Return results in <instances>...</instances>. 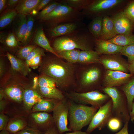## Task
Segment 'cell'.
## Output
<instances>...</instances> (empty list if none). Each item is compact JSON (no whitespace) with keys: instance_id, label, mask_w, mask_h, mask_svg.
I'll list each match as a JSON object with an SVG mask.
<instances>
[{"instance_id":"1","label":"cell","mask_w":134,"mask_h":134,"mask_svg":"<svg viewBox=\"0 0 134 134\" xmlns=\"http://www.w3.org/2000/svg\"><path fill=\"white\" fill-rule=\"evenodd\" d=\"M77 63L65 61L54 55L42 59L39 71L54 79L56 87L65 93L74 91Z\"/></svg>"},{"instance_id":"2","label":"cell","mask_w":134,"mask_h":134,"mask_svg":"<svg viewBox=\"0 0 134 134\" xmlns=\"http://www.w3.org/2000/svg\"><path fill=\"white\" fill-rule=\"evenodd\" d=\"M67 99L69 128L73 131L81 130L83 127L89 124L99 108L78 104Z\"/></svg>"},{"instance_id":"3","label":"cell","mask_w":134,"mask_h":134,"mask_svg":"<svg viewBox=\"0 0 134 134\" xmlns=\"http://www.w3.org/2000/svg\"><path fill=\"white\" fill-rule=\"evenodd\" d=\"M79 64L76 72L74 91L83 93L93 91V88L98 83L100 77V69L96 66L85 67L82 64Z\"/></svg>"},{"instance_id":"4","label":"cell","mask_w":134,"mask_h":134,"mask_svg":"<svg viewBox=\"0 0 134 134\" xmlns=\"http://www.w3.org/2000/svg\"><path fill=\"white\" fill-rule=\"evenodd\" d=\"M129 1L96 0L92 1L86 8L89 14L95 15L96 17L110 16L123 10Z\"/></svg>"},{"instance_id":"5","label":"cell","mask_w":134,"mask_h":134,"mask_svg":"<svg viewBox=\"0 0 134 134\" xmlns=\"http://www.w3.org/2000/svg\"><path fill=\"white\" fill-rule=\"evenodd\" d=\"M102 90L111 99L112 115L119 118L125 123L129 122L130 118L127 99H124L115 87H104Z\"/></svg>"},{"instance_id":"6","label":"cell","mask_w":134,"mask_h":134,"mask_svg":"<svg viewBox=\"0 0 134 134\" xmlns=\"http://www.w3.org/2000/svg\"><path fill=\"white\" fill-rule=\"evenodd\" d=\"M66 97L75 102L99 108L105 104L109 97L106 94H103L97 90L83 93H79L74 91L65 93Z\"/></svg>"},{"instance_id":"7","label":"cell","mask_w":134,"mask_h":134,"mask_svg":"<svg viewBox=\"0 0 134 134\" xmlns=\"http://www.w3.org/2000/svg\"><path fill=\"white\" fill-rule=\"evenodd\" d=\"M86 37L76 36L60 37L53 43V48L56 53L62 51L74 49L93 50Z\"/></svg>"},{"instance_id":"8","label":"cell","mask_w":134,"mask_h":134,"mask_svg":"<svg viewBox=\"0 0 134 134\" xmlns=\"http://www.w3.org/2000/svg\"><path fill=\"white\" fill-rule=\"evenodd\" d=\"M69 110L67 98L60 101L52 111V117L55 125L60 134L71 131L67 127Z\"/></svg>"},{"instance_id":"9","label":"cell","mask_w":134,"mask_h":134,"mask_svg":"<svg viewBox=\"0 0 134 134\" xmlns=\"http://www.w3.org/2000/svg\"><path fill=\"white\" fill-rule=\"evenodd\" d=\"M112 103L111 100L99 107L89 125L86 132L90 134L96 128L100 130L107 125L112 116Z\"/></svg>"},{"instance_id":"10","label":"cell","mask_w":134,"mask_h":134,"mask_svg":"<svg viewBox=\"0 0 134 134\" xmlns=\"http://www.w3.org/2000/svg\"><path fill=\"white\" fill-rule=\"evenodd\" d=\"M119 54L103 55L100 58L101 64L107 70L127 73L129 71V63L119 56Z\"/></svg>"},{"instance_id":"11","label":"cell","mask_w":134,"mask_h":134,"mask_svg":"<svg viewBox=\"0 0 134 134\" xmlns=\"http://www.w3.org/2000/svg\"><path fill=\"white\" fill-rule=\"evenodd\" d=\"M114 24L117 34H132L134 24L126 15L123 10L110 16Z\"/></svg>"},{"instance_id":"12","label":"cell","mask_w":134,"mask_h":134,"mask_svg":"<svg viewBox=\"0 0 134 134\" xmlns=\"http://www.w3.org/2000/svg\"><path fill=\"white\" fill-rule=\"evenodd\" d=\"M133 75L121 71L107 70L105 74L103 85L104 87H108L124 84Z\"/></svg>"},{"instance_id":"13","label":"cell","mask_w":134,"mask_h":134,"mask_svg":"<svg viewBox=\"0 0 134 134\" xmlns=\"http://www.w3.org/2000/svg\"><path fill=\"white\" fill-rule=\"evenodd\" d=\"M96 51L100 55L120 54L123 46L118 45L107 40L96 39Z\"/></svg>"},{"instance_id":"14","label":"cell","mask_w":134,"mask_h":134,"mask_svg":"<svg viewBox=\"0 0 134 134\" xmlns=\"http://www.w3.org/2000/svg\"><path fill=\"white\" fill-rule=\"evenodd\" d=\"M117 35L113 21L111 17H103L101 34L99 38L98 39L108 40Z\"/></svg>"},{"instance_id":"15","label":"cell","mask_w":134,"mask_h":134,"mask_svg":"<svg viewBox=\"0 0 134 134\" xmlns=\"http://www.w3.org/2000/svg\"><path fill=\"white\" fill-rule=\"evenodd\" d=\"M72 10V8L69 6L58 4L51 12L42 19L45 21H49L63 18L69 15Z\"/></svg>"},{"instance_id":"16","label":"cell","mask_w":134,"mask_h":134,"mask_svg":"<svg viewBox=\"0 0 134 134\" xmlns=\"http://www.w3.org/2000/svg\"><path fill=\"white\" fill-rule=\"evenodd\" d=\"M41 0H19L15 9L19 14L27 15L36 9Z\"/></svg>"},{"instance_id":"17","label":"cell","mask_w":134,"mask_h":134,"mask_svg":"<svg viewBox=\"0 0 134 134\" xmlns=\"http://www.w3.org/2000/svg\"><path fill=\"white\" fill-rule=\"evenodd\" d=\"M99 55L96 51L82 50L79 53L78 63L81 64H101Z\"/></svg>"},{"instance_id":"18","label":"cell","mask_w":134,"mask_h":134,"mask_svg":"<svg viewBox=\"0 0 134 134\" xmlns=\"http://www.w3.org/2000/svg\"><path fill=\"white\" fill-rule=\"evenodd\" d=\"M42 97L34 90L27 89L24 90L23 101L27 110H31L33 106L40 102Z\"/></svg>"},{"instance_id":"19","label":"cell","mask_w":134,"mask_h":134,"mask_svg":"<svg viewBox=\"0 0 134 134\" xmlns=\"http://www.w3.org/2000/svg\"><path fill=\"white\" fill-rule=\"evenodd\" d=\"M34 41L36 44L54 55L60 57L53 48L51 46L42 28H40L36 31L34 38Z\"/></svg>"},{"instance_id":"20","label":"cell","mask_w":134,"mask_h":134,"mask_svg":"<svg viewBox=\"0 0 134 134\" xmlns=\"http://www.w3.org/2000/svg\"><path fill=\"white\" fill-rule=\"evenodd\" d=\"M6 55L12 69L20 73L23 76L27 75L30 71L29 67L22 60L16 58L6 51Z\"/></svg>"},{"instance_id":"21","label":"cell","mask_w":134,"mask_h":134,"mask_svg":"<svg viewBox=\"0 0 134 134\" xmlns=\"http://www.w3.org/2000/svg\"><path fill=\"white\" fill-rule=\"evenodd\" d=\"M19 19L15 30L18 41L24 43L27 30V15L19 14Z\"/></svg>"},{"instance_id":"22","label":"cell","mask_w":134,"mask_h":134,"mask_svg":"<svg viewBox=\"0 0 134 134\" xmlns=\"http://www.w3.org/2000/svg\"><path fill=\"white\" fill-rule=\"evenodd\" d=\"M60 100L42 98L40 101L34 105L32 108V112H49L52 111L58 102Z\"/></svg>"},{"instance_id":"23","label":"cell","mask_w":134,"mask_h":134,"mask_svg":"<svg viewBox=\"0 0 134 134\" xmlns=\"http://www.w3.org/2000/svg\"><path fill=\"white\" fill-rule=\"evenodd\" d=\"M32 116L34 121L37 124L45 128L46 131L53 126L51 124L54 122L52 116L47 112H33Z\"/></svg>"},{"instance_id":"24","label":"cell","mask_w":134,"mask_h":134,"mask_svg":"<svg viewBox=\"0 0 134 134\" xmlns=\"http://www.w3.org/2000/svg\"><path fill=\"white\" fill-rule=\"evenodd\" d=\"M39 90L41 95L46 98L62 100L66 98L65 93L57 87H39Z\"/></svg>"},{"instance_id":"25","label":"cell","mask_w":134,"mask_h":134,"mask_svg":"<svg viewBox=\"0 0 134 134\" xmlns=\"http://www.w3.org/2000/svg\"><path fill=\"white\" fill-rule=\"evenodd\" d=\"M4 92L7 96L12 100L17 102L23 101L24 90L17 85H11L6 87Z\"/></svg>"},{"instance_id":"26","label":"cell","mask_w":134,"mask_h":134,"mask_svg":"<svg viewBox=\"0 0 134 134\" xmlns=\"http://www.w3.org/2000/svg\"><path fill=\"white\" fill-rule=\"evenodd\" d=\"M76 25L69 23L61 24L53 28L50 31V35L55 37L67 34L73 32L76 29Z\"/></svg>"},{"instance_id":"27","label":"cell","mask_w":134,"mask_h":134,"mask_svg":"<svg viewBox=\"0 0 134 134\" xmlns=\"http://www.w3.org/2000/svg\"><path fill=\"white\" fill-rule=\"evenodd\" d=\"M122 89L127 99L128 110L130 115L134 98V78L129 80L124 84Z\"/></svg>"},{"instance_id":"28","label":"cell","mask_w":134,"mask_h":134,"mask_svg":"<svg viewBox=\"0 0 134 134\" xmlns=\"http://www.w3.org/2000/svg\"><path fill=\"white\" fill-rule=\"evenodd\" d=\"M108 41L122 46L134 45V35L117 34Z\"/></svg>"},{"instance_id":"29","label":"cell","mask_w":134,"mask_h":134,"mask_svg":"<svg viewBox=\"0 0 134 134\" xmlns=\"http://www.w3.org/2000/svg\"><path fill=\"white\" fill-rule=\"evenodd\" d=\"M80 51L77 49L65 50L57 53L59 57L72 64L78 63Z\"/></svg>"},{"instance_id":"30","label":"cell","mask_w":134,"mask_h":134,"mask_svg":"<svg viewBox=\"0 0 134 134\" xmlns=\"http://www.w3.org/2000/svg\"><path fill=\"white\" fill-rule=\"evenodd\" d=\"M103 18L102 17H95L90 24L89 27L90 31L96 39H98L100 36L102 28Z\"/></svg>"},{"instance_id":"31","label":"cell","mask_w":134,"mask_h":134,"mask_svg":"<svg viewBox=\"0 0 134 134\" xmlns=\"http://www.w3.org/2000/svg\"><path fill=\"white\" fill-rule=\"evenodd\" d=\"M27 124L23 120L15 119L10 121L8 124L6 130L10 134H14L26 127Z\"/></svg>"},{"instance_id":"32","label":"cell","mask_w":134,"mask_h":134,"mask_svg":"<svg viewBox=\"0 0 134 134\" xmlns=\"http://www.w3.org/2000/svg\"><path fill=\"white\" fill-rule=\"evenodd\" d=\"M18 14L14 9L10 10L4 13L0 18V28L2 29L9 24Z\"/></svg>"},{"instance_id":"33","label":"cell","mask_w":134,"mask_h":134,"mask_svg":"<svg viewBox=\"0 0 134 134\" xmlns=\"http://www.w3.org/2000/svg\"><path fill=\"white\" fill-rule=\"evenodd\" d=\"M39 87L54 88L56 87L55 80L47 75L41 74L38 77Z\"/></svg>"},{"instance_id":"34","label":"cell","mask_w":134,"mask_h":134,"mask_svg":"<svg viewBox=\"0 0 134 134\" xmlns=\"http://www.w3.org/2000/svg\"><path fill=\"white\" fill-rule=\"evenodd\" d=\"M36 47V45L32 44L20 48L17 52V57L21 60H26L31 52Z\"/></svg>"},{"instance_id":"35","label":"cell","mask_w":134,"mask_h":134,"mask_svg":"<svg viewBox=\"0 0 134 134\" xmlns=\"http://www.w3.org/2000/svg\"><path fill=\"white\" fill-rule=\"evenodd\" d=\"M122 122V121L118 117L112 116L108 121L107 125L110 130L113 132H116L121 128Z\"/></svg>"},{"instance_id":"36","label":"cell","mask_w":134,"mask_h":134,"mask_svg":"<svg viewBox=\"0 0 134 134\" xmlns=\"http://www.w3.org/2000/svg\"><path fill=\"white\" fill-rule=\"evenodd\" d=\"M120 54L127 57L130 63L134 60V45L123 46Z\"/></svg>"},{"instance_id":"37","label":"cell","mask_w":134,"mask_h":134,"mask_svg":"<svg viewBox=\"0 0 134 134\" xmlns=\"http://www.w3.org/2000/svg\"><path fill=\"white\" fill-rule=\"evenodd\" d=\"M27 34L24 44H28L31 40L32 35L34 19L29 15H27Z\"/></svg>"},{"instance_id":"38","label":"cell","mask_w":134,"mask_h":134,"mask_svg":"<svg viewBox=\"0 0 134 134\" xmlns=\"http://www.w3.org/2000/svg\"><path fill=\"white\" fill-rule=\"evenodd\" d=\"M123 11L134 24V0H129Z\"/></svg>"},{"instance_id":"39","label":"cell","mask_w":134,"mask_h":134,"mask_svg":"<svg viewBox=\"0 0 134 134\" xmlns=\"http://www.w3.org/2000/svg\"><path fill=\"white\" fill-rule=\"evenodd\" d=\"M41 55L44 56L45 54L43 50L40 47H36L30 53L25 60V62L27 66L30 61L37 56Z\"/></svg>"},{"instance_id":"40","label":"cell","mask_w":134,"mask_h":134,"mask_svg":"<svg viewBox=\"0 0 134 134\" xmlns=\"http://www.w3.org/2000/svg\"><path fill=\"white\" fill-rule=\"evenodd\" d=\"M58 4L57 3L54 2L47 5L40 12L38 16L39 18L42 19L51 12Z\"/></svg>"},{"instance_id":"41","label":"cell","mask_w":134,"mask_h":134,"mask_svg":"<svg viewBox=\"0 0 134 134\" xmlns=\"http://www.w3.org/2000/svg\"><path fill=\"white\" fill-rule=\"evenodd\" d=\"M17 40L15 35L13 33L9 34L5 40V43L8 46L14 47L17 46L18 45Z\"/></svg>"},{"instance_id":"42","label":"cell","mask_w":134,"mask_h":134,"mask_svg":"<svg viewBox=\"0 0 134 134\" xmlns=\"http://www.w3.org/2000/svg\"><path fill=\"white\" fill-rule=\"evenodd\" d=\"M43 133L33 127H27L14 134H42Z\"/></svg>"},{"instance_id":"43","label":"cell","mask_w":134,"mask_h":134,"mask_svg":"<svg viewBox=\"0 0 134 134\" xmlns=\"http://www.w3.org/2000/svg\"><path fill=\"white\" fill-rule=\"evenodd\" d=\"M67 3L71 5L76 7L80 5H83L86 7L92 1L80 0H69L67 1Z\"/></svg>"},{"instance_id":"44","label":"cell","mask_w":134,"mask_h":134,"mask_svg":"<svg viewBox=\"0 0 134 134\" xmlns=\"http://www.w3.org/2000/svg\"><path fill=\"white\" fill-rule=\"evenodd\" d=\"M8 120V117L3 113L0 114V131L6 130Z\"/></svg>"},{"instance_id":"45","label":"cell","mask_w":134,"mask_h":134,"mask_svg":"<svg viewBox=\"0 0 134 134\" xmlns=\"http://www.w3.org/2000/svg\"><path fill=\"white\" fill-rule=\"evenodd\" d=\"M50 1V0H41L36 9L33 12H34L35 13H37L38 11L44 8Z\"/></svg>"},{"instance_id":"46","label":"cell","mask_w":134,"mask_h":134,"mask_svg":"<svg viewBox=\"0 0 134 134\" xmlns=\"http://www.w3.org/2000/svg\"><path fill=\"white\" fill-rule=\"evenodd\" d=\"M42 134H60L56 126L53 125L49 128Z\"/></svg>"},{"instance_id":"47","label":"cell","mask_w":134,"mask_h":134,"mask_svg":"<svg viewBox=\"0 0 134 134\" xmlns=\"http://www.w3.org/2000/svg\"><path fill=\"white\" fill-rule=\"evenodd\" d=\"M128 123L129 122H126L122 129L115 134H129L128 130Z\"/></svg>"},{"instance_id":"48","label":"cell","mask_w":134,"mask_h":134,"mask_svg":"<svg viewBox=\"0 0 134 134\" xmlns=\"http://www.w3.org/2000/svg\"><path fill=\"white\" fill-rule=\"evenodd\" d=\"M128 69L130 74L132 75L134 74V60L129 63Z\"/></svg>"},{"instance_id":"49","label":"cell","mask_w":134,"mask_h":134,"mask_svg":"<svg viewBox=\"0 0 134 134\" xmlns=\"http://www.w3.org/2000/svg\"><path fill=\"white\" fill-rule=\"evenodd\" d=\"M130 116V119L132 122H134V102H133L132 105Z\"/></svg>"},{"instance_id":"50","label":"cell","mask_w":134,"mask_h":134,"mask_svg":"<svg viewBox=\"0 0 134 134\" xmlns=\"http://www.w3.org/2000/svg\"><path fill=\"white\" fill-rule=\"evenodd\" d=\"M19 0H8L7 4L8 6H13L17 4Z\"/></svg>"},{"instance_id":"51","label":"cell","mask_w":134,"mask_h":134,"mask_svg":"<svg viewBox=\"0 0 134 134\" xmlns=\"http://www.w3.org/2000/svg\"><path fill=\"white\" fill-rule=\"evenodd\" d=\"M7 2L6 0H0V12H1L5 7Z\"/></svg>"},{"instance_id":"52","label":"cell","mask_w":134,"mask_h":134,"mask_svg":"<svg viewBox=\"0 0 134 134\" xmlns=\"http://www.w3.org/2000/svg\"><path fill=\"white\" fill-rule=\"evenodd\" d=\"M38 77H35L33 79V88L35 89L38 85Z\"/></svg>"},{"instance_id":"53","label":"cell","mask_w":134,"mask_h":134,"mask_svg":"<svg viewBox=\"0 0 134 134\" xmlns=\"http://www.w3.org/2000/svg\"><path fill=\"white\" fill-rule=\"evenodd\" d=\"M61 134H90L86 132H83L80 131H73L72 132L67 133Z\"/></svg>"},{"instance_id":"54","label":"cell","mask_w":134,"mask_h":134,"mask_svg":"<svg viewBox=\"0 0 134 134\" xmlns=\"http://www.w3.org/2000/svg\"><path fill=\"white\" fill-rule=\"evenodd\" d=\"M4 67L3 63L1 61H0V78L2 77L4 73Z\"/></svg>"},{"instance_id":"55","label":"cell","mask_w":134,"mask_h":134,"mask_svg":"<svg viewBox=\"0 0 134 134\" xmlns=\"http://www.w3.org/2000/svg\"><path fill=\"white\" fill-rule=\"evenodd\" d=\"M5 103L2 100H0V111H2L4 107L5 106Z\"/></svg>"},{"instance_id":"56","label":"cell","mask_w":134,"mask_h":134,"mask_svg":"<svg viewBox=\"0 0 134 134\" xmlns=\"http://www.w3.org/2000/svg\"><path fill=\"white\" fill-rule=\"evenodd\" d=\"M0 134H10V133L6 130H4L0 131Z\"/></svg>"},{"instance_id":"57","label":"cell","mask_w":134,"mask_h":134,"mask_svg":"<svg viewBox=\"0 0 134 134\" xmlns=\"http://www.w3.org/2000/svg\"><path fill=\"white\" fill-rule=\"evenodd\" d=\"M133 101H134V100Z\"/></svg>"}]
</instances>
